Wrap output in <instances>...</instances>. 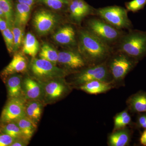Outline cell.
Segmentation results:
<instances>
[{
	"label": "cell",
	"instance_id": "cell-39",
	"mask_svg": "<svg viewBox=\"0 0 146 146\" xmlns=\"http://www.w3.org/2000/svg\"><path fill=\"white\" fill-rule=\"evenodd\" d=\"M68 1H71V0H68Z\"/></svg>",
	"mask_w": 146,
	"mask_h": 146
},
{
	"label": "cell",
	"instance_id": "cell-37",
	"mask_svg": "<svg viewBox=\"0 0 146 146\" xmlns=\"http://www.w3.org/2000/svg\"><path fill=\"white\" fill-rule=\"evenodd\" d=\"M140 143L143 145L146 146V129H145L140 137Z\"/></svg>",
	"mask_w": 146,
	"mask_h": 146
},
{
	"label": "cell",
	"instance_id": "cell-31",
	"mask_svg": "<svg viewBox=\"0 0 146 146\" xmlns=\"http://www.w3.org/2000/svg\"><path fill=\"white\" fill-rule=\"evenodd\" d=\"M146 5V0H132L125 3L126 9L127 11L133 13L143 9Z\"/></svg>",
	"mask_w": 146,
	"mask_h": 146
},
{
	"label": "cell",
	"instance_id": "cell-1",
	"mask_svg": "<svg viewBox=\"0 0 146 146\" xmlns=\"http://www.w3.org/2000/svg\"><path fill=\"white\" fill-rule=\"evenodd\" d=\"M78 50L86 63L91 65L105 62L112 53L111 46L92 34L86 29L78 32Z\"/></svg>",
	"mask_w": 146,
	"mask_h": 146
},
{
	"label": "cell",
	"instance_id": "cell-17",
	"mask_svg": "<svg viewBox=\"0 0 146 146\" xmlns=\"http://www.w3.org/2000/svg\"><path fill=\"white\" fill-rule=\"evenodd\" d=\"M129 108L133 113H146V92L139 91L131 96L127 101Z\"/></svg>",
	"mask_w": 146,
	"mask_h": 146
},
{
	"label": "cell",
	"instance_id": "cell-24",
	"mask_svg": "<svg viewBox=\"0 0 146 146\" xmlns=\"http://www.w3.org/2000/svg\"><path fill=\"white\" fill-rule=\"evenodd\" d=\"M39 53L40 58L44 59L56 65L58 61V52L48 44L42 45Z\"/></svg>",
	"mask_w": 146,
	"mask_h": 146
},
{
	"label": "cell",
	"instance_id": "cell-36",
	"mask_svg": "<svg viewBox=\"0 0 146 146\" xmlns=\"http://www.w3.org/2000/svg\"><path fill=\"white\" fill-rule=\"evenodd\" d=\"M36 0H18V3L32 7Z\"/></svg>",
	"mask_w": 146,
	"mask_h": 146
},
{
	"label": "cell",
	"instance_id": "cell-5",
	"mask_svg": "<svg viewBox=\"0 0 146 146\" xmlns=\"http://www.w3.org/2000/svg\"><path fill=\"white\" fill-rule=\"evenodd\" d=\"M111 56L107 65L113 80L115 81H121L124 79L139 62L125 54L117 51Z\"/></svg>",
	"mask_w": 146,
	"mask_h": 146
},
{
	"label": "cell",
	"instance_id": "cell-23",
	"mask_svg": "<svg viewBox=\"0 0 146 146\" xmlns=\"http://www.w3.org/2000/svg\"><path fill=\"white\" fill-rule=\"evenodd\" d=\"M15 122L20 128L24 138L29 141L35 131L36 124L26 116L18 119L15 121Z\"/></svg>",
	"mask_w": 146,
	"mask_h": 146
},
{
	"label": "cell",
	"instance_id": "cell-10",
	"mask_svg": "<svg viewBox=\"0 0 146 146\" xmlns=\"http://www.w3.org/2000/svg\"><path fill=\"white\" fill-rule=\"evenodd\" d=\"M58 63L69 70L82 69L84 68L87 63L78 50L72 49L59 52Z\"/></svg>",
	"mask_w": 146,
	"mask_h": 146
},
{
	"label": "cell",
	"instance_id": "cell-11",
	"mask_svg": "<svg viewBox=\"0 0 146 146\" xmlns=\"http://www.w3.org/2000/svg\"><path fill=\"white\" fill-rule=\"evenodd\" d=\"M68 7L70 17L77 24L80 23L86 16L94 14L96 10L84 0H71Z\"/></svg>",
	"mask_w": 146,
	"mask_h": 146
},
{
	"label": "cell",
	"instance_id": "cell-15",
	"mask_svg": "<svg viewBox=\"0 0 146 146\" xmlns=\"http://www.w3.org/2000/svg\"><path fill=\"white\" fill-rule=\"evenodd\" d=\"M39 81L30 77L24 79L23 83V93L26 100H39L44 95V86Z\"/></svg>",
	"mask_w": 146,
	"mask_h": 146
},
{
	"label": "cell",
	"instance_id": "cell-3",
	"mask_svg": "<svg viewBox=\"0 0 146 146\" xmlns=\"http://www.w3.org/2000/svg\"><path fill=\"white\" fill-rule=\"evenodd\" d=\"M126 9L111 6L96 9L95 14L108 23L119 30L131 29L132 23L128 18Z\"/></svg>",
	"mask_w": 146,
	"mask_h": 146
},
{
	"label": "cell",
	"instance_id": "cell-16",
	"mask_svg": "<svg viewBox=\"0 0 146 146\" xmlns=\"http://www.w3.org/2000/svg\"><path fill=\"white\" fill-rule=\"evenodd\" d=\"M6 83L8 98H19L23 94L22 76L18 74L7 77L4 81Z\"/></svg>",
	"mask_w": 146,
	"mask_h": 146
},
{
	"label": "cell",
	"instance_id": "cell-34",
	"mask_svg": "<svg viewBox=\"0 0 146 146\" xmlns=\"http://www.w3.org/2000/svg\"><path fill=\"white\" fill-rule=\"evenodd\" d=\"M28 140L23 138L16 139L11 146H25L28 144Z\"/></svg>",
	"mask_w": 146,
	"mask_h": 146
},
{
	"label": "cell",
	"instance_id": "cell-9",
	"mask_svg": "<svg viewBox=\"0 0 146 146\" xmlns=\"http://www.w3.org/2000/svg\"><path fill=\"white\" fill-rule=\"evenodd\" d=\"M58 16L46 10H39L35 14L33 18V25L37 33L46 35L52 31L59 23Z\"/></svg>",
	"mask_w": 146,
	"mask_h": 146
},
{
	"label": "cell",
	"instance_id": "cell-33",
	"mask_svg": "<svg viewBox=\"0 0 146 146\" xmlns=\"http://www.w3.org/2000/svg\"><path fill=\"white\" fill-rule=\"evenodd\" d=\"M136 125L138 127L146 129V113H139L137 118Z\"/></svg>",
	"mask_w": 146,
	"mask_h": 146
},
{
	"label": "cell",
	"instance_id": "cell-20",
	"mask_svg": "<svg viewBox=\"0 0 146 146\" xmlns=\"http://www.w3.org/2000/svg\"><path fill=\"white\" fill-rule=\"evenodd\" d=\"M31 8V7L24 4L19 3L16 4L14 11L13 23L25 27L30 17Z\"/></svg>",
	"mask_w": 146,
	"mask_h": 146
},
{
	"label": "cell",
	"instance_id": "cell-18",
	"mask_svg": "<svg viewBox=\"0 0 146 146\" xmlns=\"http://www.w3.org/2000/svg\"><path fill=\"white\" fill-rule=\"evenodd\" d=\"M131 136V131L126 127L114 131L108 137V145L110 146H127L130 143Z\"/></svg>",
	"mask_w": 146,
	"mask_h": 146
},
{
	"label": "cell",
	"instance_id": "cell-29",
	"mask_svg": "<svg viewBox=\"0 0 146 146\" xmlns=\"http://www.w3.org/2000/svg\"><path fill=\"white\" fill-rule=\"evenodd\" d=\"M12 25L8 24L7 27L3 31L1 32L7 48L8 52L10 54L13 53L14 50V39L12 30Z\"/></svg>",
	"mask_w": 146,
	"mask_h": 146
},
{
	"label": "cell",
	"instance_id": "cell-30",
	"mask_svg": "<svg viewBox=\"0 0 146 146\" xmlns=\"http://www.w3.org/2000/svg\"><path fill=\"white\" fill-rule=\"evenodd\" d=\"M40 1L49 8L55 10H60L68 6V0H40Z\"/></svg>",
	"mask_w": 146,
	"mask_h": 146
},
{
	"label": "cell",
	"instance_id": "cell-25",
	"mask_svg": "<svg viewBox=\"0 0 146 146\" xmlns=\"http://www.w3.org/2000/svg\"><path fill=\"white\" fill-rule=\"evenodd\" d=\"M0 132L7 134L15 139L25 138L20 128L15 122L0 125Z\"/></svg>",
	"mask_w": 146,
	"mask_h": 146
},
{
	"label": "cell",
	"instance_id": "cell-2",
	"mask_svg": "<svg viewBox=\"0 0 146 146\" xmlns=\"http://www.w3.org/2000/svg\"><path fill=\"white\" fill-rule=\"evenodd\" d=\"M117 51L139 60L146 57V31L129 30L116 44Z\"/></svg>",
	"mask_w": 146,
	"mask_h": 146
},
{
	"label": "cell",
	"instance_id": "cell-38",
	"mask_svg": "<svg viewBox=\"0 0 146 146\" xmlns=\"http://www.w3.org/2000/svg\"><path fill=\"white\" fill-rule=\"evenodd\" d=\"M0 17L5 18V16L4 13L3 12V11L1 10V9H0Z\"/></svg>",
	"mask_w": 146,
	"mask_h": 146
},
{
	"label": "cell",
	"instance_id": "cell-28",
	"mask_svg": "<svg viewBox=\"0 0 146 146\" xmlns=\"http://www.w3.org/2000/svg\"><path fill=\"white\" fill-rule=\"evenodd\" d=\"M0 9L4 13L7 23L13 25L14 11L11 0H0Z\"/></svg>",
	"mask_w": 146,
	"mask_h": 146
},
{
	"label": "cell",
	"instance_id": "cell-21",
	"mask_svg": "<svg viewBox=\"0 0 146 146\" xmlns=\"http://www.w3.org/2000/svg\"><path fill=\"white\" fill-rule=\"evenodd\" d=\"M43 105L38 100H29L25 104V115L36 124L42 115Z\"/></svg>",
	"mask_w": 146,
	"mask_h": 146
},
{
	"label": "cell",
	"instance_id": "cell-12",
	"mask_svg": "<svg viewBox=\"0 0 146 146\" xmlns=\"http://www.w3.org/2000/svg\"><path fill=\"white\" fill-rule=\"evenodd\" d=\"M63 78L46 81L44 85V95L48 101H53L61 98L67 91V85Z\"/></svg>",
	"mask_w": 146,
	"mask_h": 146
},
{
	"label": "cell",
	"instance_id": "cell-13",
	"mask_svg": "<svg viewBox=\"0 0 146 146\" xmlns=\"http://www.w3.org/2000/svg\"><path fill=\"white\" fill-rule=\"evenodd\" d=\"M27 68V61L26 58L21 52L16 53L9 64L1 72V76L4 81L9 76L23 72Z\"/></svg>",
	"mask_w": 146,
	"mask_h": 146
},
{
	"label": "cell",
	"instance_id": "cell-19",
	"mask_svg": "<svg viewBox=\"0 0 146 146\" xmlns=\"http://www.w3.org/2000/svg\"><path fill=\"white\" fill-rule=\"evenodd\" d=\"M110 83L101 80H93L82 84L80 89L88 94L97 95L105 93L110 90L112 85Z\"/></svg>",
	"mask_w": 146,
	"mask_h": 146
},
{
	"label": "cell",
	"instance_id": "cell-7",
	"mask_svg": "<svg viewBox=\"0 0 146 146\" xmlns=\"http://www.w3.org/2000/svg\"><path fill=\"white\" fill-rule=\"evenodd\" d=\"M110 76H112L106 62L91 65L79 73L76 76V83L82 85L84 84L99 80L109 82Z\"/></svg>",
	"mask_w": 146,
	"mask_h": 146
},
{
	"label": "cell",
	"instance_id": "cell-22",
	"mask_svg": "<svg viewBox=\"0 0 146 146\" xmlns=\"http://www.w3.org/2000/svg\"><path fill=\"white\" fill-rule=\"evenodd\" d=\"M39 42L35 36L31 33H28L23 41V52L33 58L39 52Z\"/></svg>",
	"mask_w": 146,
	"mask_h": 146
},
{
	"label": "cell",
	"instance_id": "cell-32",
	"mask_svg": "<svg viewBox=\"0 0 146 146\" xmlns=\"http://www.w3.org/2000/svg\"><path fill=\"white\" fill-rule=\"evenodd\" d=\"M15 140L9 135L0 132V146H11Z\"/></svg>",
	"mask_w": 146,
	"mask_h": 146
},
{
	"label": "cell",
	"instance_id": "cell-6",
	"mask_svg": "<svg viewBox=\"0 0 146 146\" xmlns=\"http://www.w3.org/2000/svg\"><path fill=\"white\" fill-rule=\"evenodd\" d=\"M30 69L33 76L39 81L46 82L54 79L63 78L67 73L65 70L58 68L50 61L35 58L32 59Z\"/></svg>",
	"mask_w": 146,
	"mask_h": 146
},
{
	"label": "cell",
	"instance_id": "cell-26",
	"mask_svg": "<svg viewBox=\"0 0 146 146\" xmlns=\"http://www.w3.org/2000/svg\"><path fill=\"white\" fill-rule=\"evenodd\" d=\"M131 118L127 110L120 112L114 118V131L124 128L131 124Z\"/></svg>",
	"mask_w": 146,
	"mask_h": 146
},
{
	"label": "cell",
	"instance_id": "cell-8",
	"mask_svg": "<svg viewBox=\"0 0 146 146\" xmlns=\"http://www.w3.org/2000/svg\"><path fill=\"white\" fill-rule=\"evenodd\" d=\"M25 104L22 97L8 98L1 114L0 125L15 122L26 116Z\"/></svg>",
	"mask_w": 146,
	"mask_h": 146
},
{
	"label": "cell",
	"instance_id": "cell-35",
	"mask_svg": "<svg viewBox=\"0 0 146 146\" xmlns=\"http://www.w3.org/2000/svg\"><path fill=\"white\" fill-rule=\"evenodd\" d=\"M8 26V24L5 18L0 17V31H3Z\"/></svg>",
	"mask_w": 146,
	"mask_h": 146
},
{
	"label": "cell",
	"instance_id": "cell-4",
	"mask_svg": "<svg viewBox=\"0 0 146 146\" xmlns=\"http://www.w3.org/2000/svg\"><path fill=\"white\" fill-rule=\"evenodd\" d=\"M86 26L88 31L111 46L116 44L124 34L121 30L115 28L101 18L89 19Z\"/></svg>",
	"mask_w": 146,
	"mask_h": 146
},
{
	"label": "cell",
	"instance_id": "cell-14",
	"mask_svg": "<svg viewBox=\"0 0 146 146\" xmlns=\"http://www.w3.org/2000/svg\"><path fill=\"white\" fill-rule=\"evenodd\" d=\"M76 36V31L73 27L71 25H65L55 33L52 38L58 44L73 46L77 44Z\"/></svg>",
	"mask_w": 146,
	"mask_h": 146
},
{
	"label": "cell",
	"instance_id": "cell-27",
	"mask_svg": "<svg viewBox=\"0 0 146 146\" xmlns=\"http://www.w3.org/2000/svg\"><path fill=\"white\" fill-rule=\"evenodd\" d=\"M24 27L15 23L13 24L12 30L14 39L13 52H17L23 43L24 37Z\"/></svg>",
	"mask_w": 146,
	"mask_h": 146
}]
</instances>
